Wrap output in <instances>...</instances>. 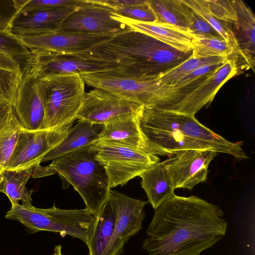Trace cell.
Segmentation results:
<instances>
[{"instance_id":"obj_1","label":"cell","mask_w":255,"mask_h":255,"mask_svg":"<svg viewBox=\"0 0 255 255\" xmlns=\"http://www.w3.org/2000/svg\"><path fill=\"white\" fill-rule=\"evenodd\" d=\"M224 217L217 205L175 194L155 209L142 248L149 255H200L225 235Z\"/></svg>"},{"instance_id":"obj_2","label":"cell","mask_w":255,"mask_h":255,"mask_svg":"<svg viewBox=\"0 0 255 255\" xmlns=\"http://www.w3.org/2000/svg\"><path fill=\"white\" fill-rule=\"evenodd\" d=\"M90 53L115 60L148 78L158 79L187 60L192 51L184 52L140 31L130 28L87 50Z\"/></svg>"},{"instance_id":"obj_3","label":"cell","mask_w":255,"mask_h":255,"mask_svg":"<svg viewBox=\"0 0 255 255\" xmlns=\"http://www.w3.org/2000/svg\"><path fill=\"white\" fill-rule=\"evenodd\" d=\"M63 180L72 185L87 209L97 217L108 200L111 189L104 166L96 158L94 143L66 153L49 165Z\"/></svg>"},{"instance_id":"obj_4","label":"cell","mask_w":255,"mask_h":255,"mask_svg":"<svg viewBox=\"0 0 255 255\" xmlns=\"http://www.w3.org/2000/svg\"><path fill=\"white\" fill-rule=\"evenodd\" d=\"M85 82L78 74H54L36 78L44 108L41 129L73 123L86 93Z\"/></svg>"},{"instance_id":"obj_5","label":"cell","mask_w":255,"mask_h":255,"mask_svg":"<svg viewBox=\"0 0 255 255\" xmlns=\"http://www.w3.org/2000/svg\"><path fill=\"white\" fill-rule=\"evenodd\" d=\"M85 83L138 103L144 107L157 106L169 86L158 79L142 76L131 70L112 71L81 75Z\"/></svg>"},{"instance_id":"obj_6","label":"cell","mask_w":255,"mask_h":255,"mask_svg":"<svg viewBox=\"0 0 255 255\" xmlns=\"http://www.w3.org/2000/svg\"><path fill=\"white\" fill-rule=\"evenodd\" d=\"M33 63L30 70L36 78L54 74H85L126 71L128 68L115 60L90 53L87 50L73 54L43 51H31Z\"/></svg>"},{"instance_id":"obj_7","label":"cell","mask_w":255,"mask_h":255,"mask_svg":"<svg viewBox=\"0 0 255 255\" xmlns=\"http://www.w3.org/2000/svg\"><path fill=\"white\" fill-rule=\"evenodd\" d=\"M94 147L96 158L107 172L111 189L124 185L160 160L156 155L100 140L94 143Z\"/></svg>"},{"instance_id":"obj_8","label":"cell","mask_w":255,"mask_h":255,"mask_svg":"<svg viewBox=\"0 0 255 255\" xmlns=\"http://www.w3.org/2000/svg\"><path fill=\"white\" fill-rule=\"evenodd\" d=\"M73 123L48 129H20L6 169L40 164L42 158L65 138Z\"/></svg>"},{"instance_id":"obj_9","label":"cell","mask_w":255,"mask_h":255,"mask_svg":"<svg viewBox=\"0 0 255 255\" xmlns=\"http://www.w3.org/2000/svg\"><path fill=\"white\" fill-rule=\"evenodd\" d=\"M108 200L116 209V220L113 235L103 255H120L130 238L142 229L145 216L144 207L148 202L135 199L111 189Z\"/></svg>"},{"instance_id":"obj_10","label":"cell","mask_w":255,"mask_h":255,"mask_svg":"<svg viewBox=\"0 0 255 255\" xmlns=\"http://www.w3.org/2000/svg\"><path fill=\"white\" fill-rule=\"evenodd\" d=\"M112 9L85 0L61 23L57 31L83 33L116 34L129 28L118 19Z\"/></svg>"},{"instance_id":"obj_11","label":"cell","mask_w":255,"mask_h":255,"mask_svg":"<svg viewBox=\"0 0 255 255\" xmlns=\"http://www.w3.org/2000/svg\"><path fill=\"white\" fill-rule=\"evenodd\" d=\"M115 34L83 33L57 31L35 35L16 36L31 51L73 54L92 48Z\"/></svg>"},{"instance_id":"obj_12","label":"cell","mask_w":255,"mask_h":255,"mask_svg":"<svg viewBox=\"0 0 255 255\" xmlns=\"http://www.w3.org/2000/svg\"><path fill=\"white\" fill-rule=\"evenodd\" d=\"M219 153L210 149L185 150L162 162L169 172L175 189L189 190L206 181L211 161Z\"/></svg>"},{"instance_id":"obj_13","label":"cell","mask_w":255,"mask_h":255,"mask_svg":"<svg viewBox=\"0 0 255 255\" xmlns=\"http://www.w3.org/2000/svg\"><path fill=\"white\" fill-rule=\"evenodd\" d=\"M144 107L107 91L94 88L85 93L76 119L104 125L116 117L140 112Z\"/></svg>"},{"instance_id":"obj_14","label":"cell","mask_w":255,"mask_h":255,"mask_svg":"<svg viewBox=\"0 0 255 255\" xmlns=\"http://www.w3.org/2000/svg\"><path fill=\"white\" fill-rule=\"evenodd\" d=\"M238 72L236 62L231 58L227 59L200 86L169 111L195 116L199 110L212 102L221 87L237 75Z\"/></svg>"},{"instance_id":"obj_15","label":"cell","mask_w":255,"mask_h":255,"mask_svg":"<svg viewBox=\"0 0 255 255\" xmlns=\"http://www.w3.org/2000/svg\"><path fill=\"white\" fill-rule=\"evenodd\" d=\"M12 108L22 129L34 130L41 128L44 118V108L36 85V78L29 71L23 76Z\"/></svg>"},{"instance_id":"obj_16","label":"cell","mask_w":255,"mask_h":255,"mask_svg":"<svg viewBox=\"0 0 255 255\" xmlns=\"http://www.w3.org/2000/svg\"><path fill=\"white\" fill-rule=\"evenodd\" d=\"M79 6L20 11L11 24L10 32L26 36L57 31L64 19Z\"/></svg>"},{"instance_id":"obj_17","label":"cell","mask_w":255,"mask_h":255,"mask_svg":"<svg viewBox=\"0 0 255 255\" xmlns=\"http://www.w3.org/2000/svg\"><path fill=\"white\" fill-rule=\"evenodd\" d=\"M142 110L124 115L107 122L100 133L99 140L152 154L139 125V118Z\"/></svg>"},{"instance_id":"obj_18","label":"cell","mask_w":255,"mask_h":255,"mask_svg":"<svg viewBox=\"0 0 255 255\" xmlns=\"http://www.w3.org/2000/svg\"><path fill=\"white\" fill-rule=\"evenodd\" d=\"M237 20L228 24L235 37L238 53L237 66L240 62L246 70L255 71V17L252 9L241 0H234Z\"/></svg>"},{"instance_id":"obj_19","label":"cell","mask_w":255,"mask_h":255,"mask_svg":"<svg viewBox=\"0 0 255 255\" xmlns=\"http://www.w3.org/2000/svg\"><path fill=\"white\" fill-rule=\"evenodd\" d=\"M103 127L104 125L79 120L62 142L42 158L40 163L53 160L66 153L92 144L99 140Z\"/></svg>"},{"instance_id":"obj_20","label":"cell","mask_w":255,"mask_h":255,"mask_svg":"<svg viewBox=\"0 0 255 255\" xmlns=\"http://www.w3.org/2000/svg\"><path fill=\"white\" fill-rule=\"evenodd\" d=\"M114 15L131 29L150 35L179 51H192V37L187 32L166 24L140 22Z\"/></svg>"},{"instance_id":"obj_21","label":"cell","mask_w":255,"mask_h":255,"mask_svg":"<svg viewBox=\"0 0 255 255\" xmlns=\"http://www.w3.org/2000/svg\"><path fill=\"white\" fill-rule=\"evenodd\" d=\"M139 176L148 202L154 210L175 195L172 179L162 162L152 164Z\"/></svg>"},{"instance_id":"obj_22","label":"cell","mask_w":255,"mask_h":255,"mask_svg":"<svg viewBox=\"0 0 255 255\" xmlns=\"http://www.w3.org/2000/svg\"><path fill=\"white\" fill-rule=\"evenodd\" d=\"M38 165L16 169H5L2 172L0 192L7 196L11 202V207L20 204V201H21L22 206H32L31 195L33 190L27 189L25 185L29 178L32 177Z\"/></svg>"},{"instance_id":"obj_23","label":"cell","mask_w":255,"mask_h":255,"mask_svg":"<svg viewBox=\"0 0 255 255\" xmlns=\"http://www.w3.org/2000/svg\"><path fill=\"white\" fill-rule=\"evenodd\" d=\"M116 211L108 200L97 217L96 225L87 245L89 255H103L114 233Z\"/></svg>"},{"instance_id":"obj_24","label":"cell","mask_w":255,"mask_h":255,"mask_svg":"<svg viewBox=\"0 0 255 255\" xmlns=\"http://www.w3.org/2000/svg\"><path fill=\"white\" fill-rule=\"evenodd\" d=\"M23 74V70L17 61L0 53V100L7 101L13 105Z\"/></svg>"},{"instance_id":"obj_25","label":"cell","mask_w":255,"mask_h":255,"mask_svg":"<svg viewBox=\"0 0 255 255\" xmlns=\"http://www.w3.org/2000/svg\"><path fill=\"white\" fill-rule=\"evenodd\" d=\"M21 128L12 108L0 124V172L7 169Z\"/></svg>"},{"instance_id":"obj_26","label":"cell","mask_w":255,"mask_h":255,"mask_svg":"<svg viewBox=\"0 0 255 255\" xmlns=\"http://www.w3.org/2000/svg\"><path fill=\"white\" fill-rule=\"evenodd\" d=\"M148 2L156 17L155 23L188 32L185 18L179 9L178 0H148Z\"/></svg>"},{"instance_id":"obj_27","label":"cell","mask_w":255,"mask_h":255,"mask_svg":"<svg viewBox=\"0 0 255 255\" xmlns=\"http://www.w3.org/2000/svg\"><path fill=\"white\" fill-rule=\"evenodd\" d=\"M180 0L203 18L223 39L231 45L234 49L232 58L236 62L238 49L234 35L228 25L211 13L205 0Z\"/></svg>"},{"instance_id":"obj_28","label":"cell","mask_w":255,"mask_h":255,"mask_svg":"<svg viewBox=\"0 0 255 255\" xmlns=\"http://www.w3.org/2000/svg\"><path fill=\"white\" fill-rule=\"evenodd\" d=\"M192 53L194 57L225 56L232 58L234 49L222 38L192 36Z\"/></svg>"},{"instance_id":"obj_29","label":"cell","mask_w":255,"mask_h":255,"mask_svg":"<svg viewBox=\"0 0 255 255\" xmlns=\"http://www.w3.org/2000/svg\"><path fill=\"white\" fill-rule=\"evenodd\" d=\"M228 59L230 58L225 56L197 58L191 55L187 60L160 76L158 80L163 85L173 86L181 78L200 66L225 61Z\"/></svg>"},{"instance_id":"obj_30","label":"cell","mask_w":255,"mask_h":255,"mask_svg":"<svg viewBox=\"0 0 255 255\" xmlns=\"http://www.w3.org/2000/svg\"><path fill=\"white\" fill-rule=\"evenodd\" d=\"M0 53L9 56L17 61L25 71L30 70L33 57L30 51L14 35L0 31Z\"/></svg>"},{"instance_id":"obj_31","label":"cell","mask_w":255,"mask_h":255,"mask_svg":"<svg viewBox=\"0 0 255 255\" xmlns=\"http://www.w3.org/2000/svg\"><path fill=\"white\" fill-rule=\"evenodd\" d=\"M180 12L184 16L188 32L192 36L222 38L200 15L178 0Z\"/></svg>"},{"instance_id":"obj_32","label":"cell","mask_w":255,"mask_h":255,"mask_svg":"<svg viewBox=\"0 0 255 255\" xmlns=\"http://www.w3.org/2000/svg\"><path fill=\"white\" fill-rule=\"evenodd\" d=\"M113 14L127 19L143 22H156V17L149 5L148 0L132 5L113 8Z\"/></svg>"},{"instance_id":"obj_33","label":"cell","mask_w":255,"mask_h":255,"mask_svg":"<svg viewBox=\"0 0 255 255\" xmlns=\"http://www.w3.org/2000/svg\"><path fill=\"white\" fill-rule=\"evenodd\" d=\"M209 10L218 19L227 24L237 20V12L233 0H205Z\"/></svg>"},{"instance_id":"obj_34","label":"cell","mask_w":255,"mask_h":255,"mask_svg":"<svg viewBox=\"0 0 255 255\" xmlns=\"http://www.w3.org/2000/svg\"><path fill=\"white\" fill-rule=\"evenodd\" d=\"M26 0H0V31L10 32L11 24Z\"/></svg>"},{"instance_id":"obj_35","label":"cell","mask_w":255,"mask_h":255,"mask_svg":"<svg viewBox=\"0 0 255 255\" xmlns=\"http://www.w3.org/2000/svg\"><path fill=\"white\" fill-rule=\"evenodd\" d=\"M84 2L85 0H26L20 11L77 7Z\"/></svg>"},{"instance_id":"obj_36","label":"cell","mask_w":255,"mask_h":255,"mask_svg":"<svg viewBox=\"0 0 255 255\" xmlns=\"http://www.w3.org/2000/svg\"><path fill=\"white\" fill-rule=\"evenodd\" d=\"M226 61L200 66L181 78L173 86L184 85L213 72Z\"/></svg>"},{"instance_id":"obj_37","label":"cell","mask_w":255,"mask_h":255,"mask_svg":"<svg viewBox=\"0 0 255 255\" xmlns=\"http://www.w3.org/2000/svg\"><path fill=\"white\" fill-rule=\"evenodd\" d=\"M144 0H94L100 4L108 7L111 9L141 3Z\"/></svg>"},{"instance_id":"obj_38","label":"cell","mask_w":255,"mask_h":255,"mask_svg":"<svg viewBox=\"0 0 255 255\" xmlns=\"http://www.w3.org/2000/svg\"><path fill=\"white\" fill-rule=\"evenodd\" d=\"M12 105L5 101L0 100V124L12 109Z\"/></svg>"},{"instance_id":"obj_39","label":"cell","mask_w":255,"mask_h":255,"mask_svg":"<svg viewBox=\"0 0 255 255\" xmlns=\"http://www.w3.org/2000/svg\"><path fill=\"white\" fill-rule=\"evenodd\" d=\"M54 254L52 255H63L62 253V247L59 245L55 247Z\"/></svg>"},{"instance_id":"obj_40","label":"cell","mask_w":255,"mask_h":255,"mask_svg":"<svg viewBox=\"0 0 255 255\" xmlns=\"http://www.w3.org/2000/svg\"><path fill=\"white\" fill-rule=\"evenodd\" d=\"M1 179V175H0V181Z\"/></svg>"},{"instance_id":"obj_41","label":"cell","mask_w":255,"mask_h":255,"mask_svg":"<svg viewBox=\"0 0 255 255\" xmlns=\"http://www.w3.org/2000/svg\"><path fill=\"white\" fill-rule=\"evenodd\" d=\"M2 172H0V175H1Z\"/></svg>"}]
</instances>
